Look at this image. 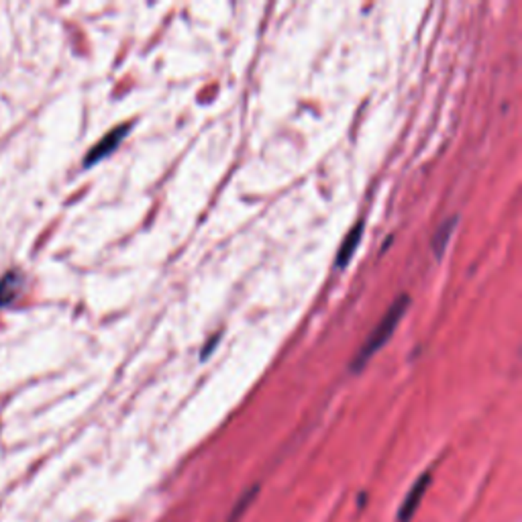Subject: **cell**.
<instances>
[{"mask_svg": "<svg viewBox=\"0 0 522 522\" xmlns=\"http://www.w3.org/2000/svg\"><path fill=\"white\" fill-rule=\"evenodd\" d=\"M361 237H363V224L359 222V224H355V226L349 231L347 237H345L343 243H341V249H339L337 260H335L337 267H347L349 261H351V258H353L355 251H357V247H359Z\"/></svg>", "mask_w": 522, "mask_h": 522, "instance_id": "277c9868", "label": "cell"}, {"mask_svg": "<svg viewBox=\"0 0 522 522\" xmlns=\"http://www.w3.org/2000/svg\"><path fill=\"white\" fill-rule=\"evenodd\" d=\"M457 220H459L457 217L447 218V220L436 229L435 235H433L431 245H433V251H435L436 260L443 258V253H445V249H447V243H449V239H451V235H453V229H455V224H457Z\"/></svg>", "mask_w": 522, "mask_h": 522, "instance_id": "5b68a950", "label": "cell"}, {"mask_svg": "<svg viewBox=\"0 0 522 522\" xmlns=\"http://www.w3.org/2000/svg\"><path fill=\"white\" fill-rule=\"evenodd\" d=\"M429 479H431L429 474H425V476H420V478L416 479V483H414L412 490L408 492V496H406V500H404V504H402V508H400V512H398L400 522H408L412 519L414 510H416L418 504H420V498L425 496V492H427V487H429Z\"/></svg>", "mask_w": 522, "mask_h": 522, "instance_id": "3957f363", "label": "cell"}, {"mask_svg": "<svg viewBox=\"0 0 522 522\" xmlns=\"http://www.w3.org/2000/svg\"><path fill=\"white\" fill-rule=\"evenodd\" d=\"M408 306H410V298H408L406 294H400V296L394 300V304L388 308V312L384 314V318L378 322V327L369 333V337H367L365 343L361 345L359 353L353 357V363H351V369H353V371L363 369V365L371 359V355H376L380 349L388 343V339L394 335L396 327L400 325L402 316L406 314Z\"/></svg>", "mask_w": 522, "mask_h": 522, "instance_id": "6da1fadb", "label": "cell"}, {"mask_svg": "<svg viewBox=\"0 0 522 522\" xmlns=\"http://www.w3.org/2000/svg\"><path fill=\"white\" fill-rule=\"evenodd\" d=\"M129 127L127 125H123V127H117V129H113L102 141H98L96 145H94V149L88 153L86 157V166H92V164H98L100 160H104L106 155H110L117 147H119V143L127 137V133H129Z\"/></svg>", "mask_w": 522, "mask_h": 522, "instance_id": "7a4b0ae2", "label": "cell"}, {"mask_svg": "<svg viewBox=\"0 0 522 522\" xmlns=\"http://www.w3.org/2000/svg\"><path fill=\"white\" fill-rule=\"evenodd\" d=\"M19 290H21V276L17 271L6 273L0 282V306L12 302Z\"/></svg>", "mask_w": 522, "mask_h": 522, "instance_id": "8992f818", "label": "cell"}]
</instances>
